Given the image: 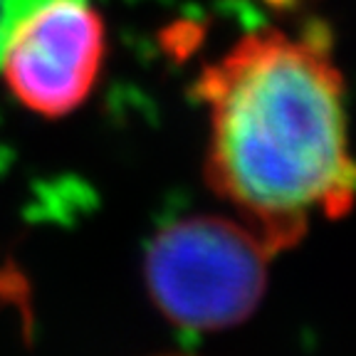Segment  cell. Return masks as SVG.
<instances>
[{"mask_svg": "<svg viewBox=\"0 0 356 356\" xmlns=\"http://www.w3.org/2000/svg\"><path fill=\"white\" fill-rule=\"evenodd\" d=\"M270 257L273 252L245 222L191 216L151 240L144 282L168 322L218 332L252 317L265 297Z\"/></svg>", "mask_w": 356, "mask_h": 356, "instance_id": "2", "label": "cell"}, {"mask_svg": "<svg viewBox=\"0 0 356 356\" xmlns=\"http://www.w3.org/2000/svg\"><path fill=\"white\" fill-rule=\"evenodd\" d=\"M206 181L277 255L356 206L346 87L322 30L260 28L198 77Z\"/></svg>", "mask_w": 356, "mask_h": 356, "instance_id": "1", "label": "cell"}, {"mask_svg": "<svg viewBox=\"0 0 356 356\" xmlns=\"http://www.w3.org/2000/svg\"><path fill=\"white\" fill-rule=\"evenodd\" d=\"M104 52V22L87 0H47L0 40V77L30 111L60 119L92 95Z\"/></svg>", "mask_w": 356, "mask_h": 356, "instance_id": "3", "label": "cell"}]
</instances>
